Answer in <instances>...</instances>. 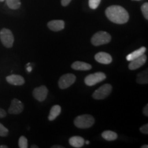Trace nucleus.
<instances>
[{
    "label": "nucleus",
    "instance_id": "4be33fe9",
    "mask_svg": "<svg viewBox=\"0 0 148 148\" xmlns=\"http://www.w3.org/2000/svg\"><path fill=\"white\" fill-rule=\"evenodd\" d=\"M100 2L101 0H88V5L90 8L95 10L97 8V7L100 4Z\"/></svg>",
    "mask_w": 148,
    "mask_h": 148
},
{
    "label": "nucleus",
    "instance_id": "393cba45",
    "mask_svg": "<svg viewBox=\"0 0 148 148\" xmlns=\"http://www.w3.org/2000/svg\"><path fill=\"white\" fill-rule=\"evenodd\" d=\"M140 131L143 134H148V124L143 125V126L140 127Z\"/></svg>",
    "mask_w": 148,
    "mask_h": 148
},
{
    "label": "nucleus",
    "instance_id": "20e7f679",
    "mask_svg": "<svg viewBox=\"0 0 148 148\" xmlns=\"http://www.w3.org/2000/svg\"><path fill=\"white\" fill-rule=\"evenodd\" d=\"M0 40L4 47H12L14 41L13 34L9 29L2 28L0 30Z\"/></svg>",
    "mask_w": 148,
    "mask_h": 148
},
{
    "label": "nucleus",
    "instance_id": "7c9ffc66",
    "mask_svg": "<svg viewBox=\"0 0 148 148\" xmlns=\"http://www.w3.org/2000/svg\"><path fill=\"white\" fill-rule=\"evenodd\" d=\"M0 148H8V146H7V145H1V146H0Z\"/></svg>",
    "mask_w": 148,
    "mask_h": 148
},
{
    "label": "nucleus",
    "instance_id": "473e14b6",
    "mask_svg": "<svg viewBox=\"0 0 148 148\" xmlns=\"http://www.w3.org/2000/svg\"><path fill=\"white\" fill-rule=\"evenodd\" d=\"M31 147H32V148H38V146H36V145H32Z\"/></svg>",
    "mask_w": 148,
    "mask_h": 148
},
{
    "label": "nucleus",
    "instance_id": "a211bd4d",
    "mask_svg": "<svg viewBox=\"0 0 148 148\" xmlns=\"http://www.w3.org/2000/svg\"><path fill=\"white\" fill-rule=\"evenodd\" d=\"M136 82L138 84H145L148 83V73L147 70L140 72L137 75L136 77Z\"/></svg>",
    "mask_w": 148,
    "mask_h": 148
},
{
    "label": "nucleus",
    "instance_id": "7ed1b4c3",
    "mask_svg": "<svg viewBox=\"0 0 148 148\" xmlns=\"http://www.w3.org/2000/svg\"><path fill=\"white\" fill-rule=\"evenodd\" d=\"M111 40V36L108 32L99 31L92 36L91 42L93 45L99 46L108 43Z\"/></svg>",
    "mask_w": 148,
    "mask_h": 148
},
{
    "label": "nucleus",
    "instance_id": "c85d7f7f",
    "mask_svg": "<svg viewBox=\"0 0 148 148\" xmlns=\"http://www.w3.org/2000/svg\"><path fill=\"white\" fill-rule=\"evenodd\" d=\"M51 147L52 148H63L62 146H58V145H53Z\"/></svg>",
    "mask_w": 148,
    "mask_h": 148
},
{
    "label": "nucleus",
    "instance_id": "9b49d317",
    "mask_svg": "<svg viewBox=\"0 0 148 148\" xmlns=\"http://www.w3.org/2000/svg\"><path fill=\"white\" fill-rule=\"evenodd\" d=\"M95 59L99 63L104 64H110L112 61V56L109 53L103 52V51L96 53L95 56Z\"/></svg>",
    "mask_w": 148,
    "mask_h": 148
},
{
    "label": "nucleus",
    "instance_id": "cd10ccee",
    "mask_svg": "<svg viewBox=\"0 0 148 148\" xmlns=\"http://www.w3.org/2000/svg\"><path fill=\"white\" fill-rule=\"evenodd\" d=\"M143 114L145 116H148V105L147 104L143 108Z\"/></svg>",
    "mask_w": 148,
    "mask_h": 148
},
{
    "label": "nucleus",
    "instance_id": "c756f323",
    "mask_svg": "<svg viewBox=\"0 0 148 148\" xmlns=\"http://www.w3.org/2000/svg\"><path fill=\"white\" fill-rule=\"evenodd\" d=\"M27 72H31V71H32V67H31V66H27Z\"/></svg>",
    "mask_w": 148,
    "mask_h": 148
},
{
    "label": "nucleus",
    "instance_id": "f8f14e48",
    "mask_svg": "<svg viewBox=\"0 0 148 148\" xmlns=\"http://www.w3.org/2000/svg\"><path fill=\"white\" fill-rule=\"evenodd\" d=\"M5 79H6V81L9 84L14 85V86H21V85H23L25 83V79H24L21 75H19L12 74V75L7 76Z\"/></svg>",
    "mask_w": 148,
    "mask_h": 148
},
{
    "label": "nucleus",
    "instance_id": "ddd939ff",
    "mask_svg": "<svg viewBox=\"0 0 148 148\" xmlns=\"http://www.w3.org/2000/svg\"><path fill=\"white\" fill-rule=\"evenodd\" d=\"M47 26L51 30L58 32L64 28V22L62 20H53L47 23Z\"/></svg>",
    "mask_w": 148,
    "mask_h": 148
},
{
    "label": "nucleus",
    "instance_id": "0eeeda50",
    "mask_svg": "<svg viewBox=\"0 0 148 148\" xmlns=\"http://www.w3.org/2000/svg\"><path fill=\"white\" fill-rule=\"evenodd\" d=\"M76 77L74 74L67 73L64 74L60 77L58 81V86L61 89H65V88L71 86L74 82H75Z\"/></svg>",
    "mask_w": 148,
    "mask_h": 148
},
{
    "label": "nucleus",
    "instance_id": "f257e3e1",
    "mask_svg": "<svg viewBox=\"0 0 148 148\" xmlns=\"http://www.w3.org/2000/svg\"><path fill=\"white\" fill-rule=\"evenodd\" d=\"M105 14L110 21L116 24H123L129 20L127 10L120 5H110L106 8Z\"/></svg>",
    "mask_w": 148,
    "mask_h": 148
},
{
    "label": "nucleus",
    "instance_id": "b1692460",
    "mask_svg": "<svg viewBox=\"0 0 148 148\" xmlns=\"http://www.w3.org/2000/svg\"><path fill=\"white\" fill-rule=\"evenodd\" d=\"M8 134V130L0 123V136H6Z\"/></svg>",
    "mask_w": 148,
    "mask_h": 148
},
{
    "label": "nucleus",
    "instance_id": "39448f33",
    "mask_svg": "<svg viewBox=\"0 0 148 148\" xmlns=\"http://www.w3.org/2000/svg\"><path fill=\"white\" fill-rule=\"evenodd\" d=\"M106 78L105 73L102 72H97V73L90 74L85 77L84 82L87 86H93L97 83L102 82Z\"/></svg>",
    "mask_w": 148,
    "mask_h": 148
},
{
    "label": "nucleus",
    "instance_id": "c9c22d12",
    "mask_svg": "<svg viewBox=\"0 0 148 148\" xmlns=\"http://www.w3.org/2000/svg\"><path fill=\"white\" fill-rule=\"evenodd\" d=\"M134 1H140V0H134Z\"/></svg>",
    "mask_w": 148,
    "mask_h": 148
},
{
    "label": "nucleus",
    "instance_id": "aec40b11",
    "mask_svg": "<svg viewBox=\"0 0 148 148\" xmlns=\"http://www.w3.org/2000/svg\"><path fill=\"white\" fill-rule=\"evenodd\" d=\"M6 4L9 8L12 10H16L21 6V1L20 0H5Z\"/></svg>",
    "mask_w": 148,
    "mask_h": 148
},
{
    "label": "nucleus",
    "instance_id": "4468645a",
    "mask_svg": "<svg viewBox=\"0 0 148 148\" xmlns=\"http://www.w3.org/2000/svg\"><path fill=\"white\" fill-rule=\"evenodd\" d=\"M71 68L74 70H77V71H88L91 69L92 66L90 64L86 63V62L76 61L71 64Z\"/></svg>",
    "mask_w": 148,
    "mask_h": 148
},
{
    "label": "nucleus",
    "instance_id": "9d476101",
    "mask_svg": "<svg viewBox=\"0 0 148 148\" xmlns=\"http://www.w3.org/2000/svg\"><path fill=\"white\" fill-rule=\"evenodd\" d=\"M147 60V56L145 54H143L138 58L134 59L130 61V63L129 64V69L130 70H135L140 68L146 62Z\"/></svg>",
    "mask_w": 148,
    "mask_h": 148
},
{
    "label": "nucleus",
    "instance_id": "bb28decb",
    "mask_svg": "<svg viewBox=\"0 0 148 148\" xmlns=\"http://www.w3.org/2000/svg\"><path fill=\"white\" fill-rule=\"evenodd\" d=\"M71 0H61V4L63 6H66L71 2Z\"/></svg>",
    "mask_w": 148,
    "mask_h": 148
},
{
    "label": "nucleus",
    "instance_id": "a878e982",
    "mask_svg": "<svg viewBox=\"0 0 148 148\" xmlns=\"http://www.w3.org/2000/svg\"><path fill=\"white\" fill-rule=\"evenodd\" d=\"M6 112L2 108H0V118H4L6 116Z\"/></svg>",
    "mask_w": 148,
    "mask_h": 148
},
{
    "label": "nucleus",
    "instance_id": "2f4dec72",
    "mask_svg": "<svg viewBox=\"0 0 148 148\" xmlns=\"http://www.w3.org/2000/svg\"><path fill=\"white\" fill-rule=\"evenodd\" d=\"M148 145H144L143 146H141V148H147Z\"/></svg>",
    "mask_w": 148,
    "mask_h": 148
},
{
    "label": "nucleus",
    "instance_id": "f03ea898",
    "mask_svg": "<svg viewBox=\"0 0 148 148\" xmlns=\"http://www.w3.org/2000/svg\"><path fill=\"white\" fill-rule=\"evenodd\" d=\"M95 123V119L90 114H82L74 120V124L78 128L86 129L90 127Z\"/></svg>",
    "mask_w": 148,
    "mask_h": 148
},
{
    "label": "nucleus",
    "instance_id": "2eb2a0df",
    "mask_svg": "<svg viewBox=\"0 0 148 148\" xmlns=\"http://www.w3.org/2000/svg\"><path fill=\"white\" fill-rule=\"evenodd\" d=\"M69 144L71 145L72 147H76V148H79L82 147L83 145H84V139L81 136H72L71 138H69Z\"/></svg>",
    "mask_w": 148,
    "mask_h": 148
},
{
    "label": "nucleus",
    "instance_id": "f704fd0d",
    "mask_svg": "<svg viewBox=\"0 0 148 148\" xmlns=\"http://www.w3.org/2000/svg\"><path fill=\"white\" fill-rule=\"evenodd\" d=\"M3 1H5V0H0V2H2Z\"/></svg>",
    "mask_w": 148,
    "mask_h": 148
},
{
    "label": "nucleus",
    "instance_id": "412c9836",
    "mask_svg": "<svg viewBox=\"0 0 148 148\" xmlns=\"http://www.w3.org/2000/svg\"><path fill=\"white\" fill-rule=\"evenodd\" d=\"M18 147L20 148H27L28 147L27 139L24 136H21L18 139Z\"/></svg>",
    "mask_w": 148,
    "mask_h": 148
},
{
    "label": "nucleus",
    "instance_id": "f3484780",
    "mask_svg": "<svg viewBox=\"0 0 148 148\" xmlns=\"http://www.w3.org/2000/svg\"><path fill=\"white\" fill-rule=\"evenodd\" d=\"M60 112L61 107L59 105H55V106H53L51 108L49 116H48V119H49V121H53V120H54L60 114Z\"/></svg>",
    "mask_w": 148,
    "mask_h": 148
},
{
    "label": "nucleus",
    "instance_id": "6ab92c4d",
    "mask_svg": "<svg viewBox=\"0 0 148 148\" xmlns=\"http://www.w3.org/2000/svg\"><path fill=\"white\" fill-rule=\"evenodd\" d=\"M101 136L105 140H108V141H112V140H114L117 138V134H116V133L110 130L104 131L101 134Z\"/></svg>",
    "mask_w": 148,
    "mask_h": 148
},
{
    "label": "nucleus",
    "instance_id": "dca6fc26",
    "mask_svg": "<svg viewBox=\"0 0 148 148\" xmlns=\"http://www.w3.org/2000/svg\"><path fill=\"white\" fill-rule=\"evenodd\" d=\"M146 51V48L145 47H141L139 49H137V50H135L133 51V52L130 53L126 56L127 60L131 61L134 59L138 58V57L140 56L143 54H145V52Z\"/></svg>",
    "mask_w": 148,
    "mask_h": 148
},
{
    "label": "nucleus",
    "instance_id": "72a5a7b5",
    "mask_svg": "<svg viewBox=\"0 0 148 148\" xmlns=\"http://www.w3.org/2000/svg\"><path fill=\"white\" fill-rule=\"evenodd\" d=\"M86 145H88V144H89V141H88V140H86Z\"/></svg>",
    "mask_w": 148,
    "mask_h": 148
},
{
    "label": "nucleus",
    "instance_id": "423d86ee",
    "mask_svg": "<svg viewBox=\"0 0 148 148\" xmlns=\"http://www.w3.org/2000/svg\"><path fill=\"white\" fill-rule=\"evenodd\" d=\"M112 91V86L109 84H103L92 94V97L95 99H103L108 97Z\"/></svg>",
    "mask_w": 148,
    "mask_h": 148
},
{
    "label": "nucleus",
    "instance_id": "5701e85b",
    "mask_svg": "<svg viewBox=\"0 0 148 148\" xmlns=\"http://www.w3.org/2000/svg\"><path fill=\"white\" fill-rule=\"evenodd\" d=\"M141 11L146 19H148V3H145L142 5Z\"/></svg>",
    "mask_w": 148,
    "mask_h": 148
},
{
    "label": "nucleus",
    "instance_id": "1a4fd4ad",
    "mask_svg": "<svg viewBox=\"0 0 148 148\" xmlns=\"http://www.w3.org/2000/svg\"><path fill=\"white\" fill-rule=\"evenodd\" d=\"M48 89L45 86H41L35 88L33 90V96L38 101H44L47 97Z\"/></svg>",
    "mask_w": 148,
    "mask_h": 148
},
{
    "label": "nucleus",
    "instance_id": "6e6552de",
    "mask_svg": "<svg viewBox=\"0 0 148 148\" xmlns=\"http://www.w3.org/2000/svg\"><path fill=\"white\" fill-rule=\"evenodd\" d=\"M24 106L23 103L18 99L14 98L11 101L10 108L8 109V112L12 114H18L23 112Z\"/></svg>",
    "mask_w": 148,
    "mask_h": 148
}]
</instances>
